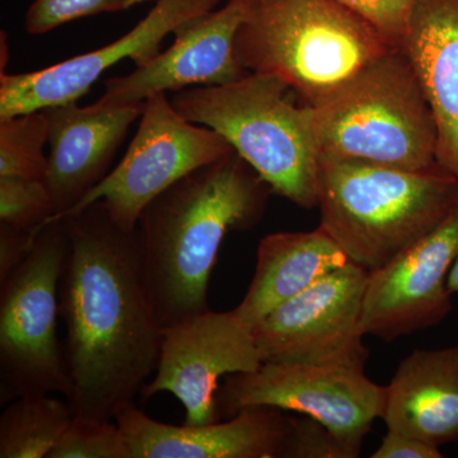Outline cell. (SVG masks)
Masks as SVG:
<instances>
[{"label":"cell","mask_w":458,"mask_h":458,"mask_svg":"<svg viewBox=\"0 0 458 458\" xmlns=\"http://www.w3.org/2000/svg\"><path fill=\"white\" fill-rule=\"evenodd\" d=\"M63 218L69 237L59 291L72 382L66 401L74 417L114 420L155 375L164 331L140 229L120 227L102 201Z\"/></svg>","instance_id":"cell-1"},{"label":"cell","mask_w":458,"mask_h":458,"mask_svg":"<svg viewBox=\"0 0 458 458\" xmlns=\"http://www.w3.org/2000/svg\"><path fill=\"white\" fill-rule=\"evenodd\" d=\"M271 194L233 150L177 181L148 205L138 229L162 327L210 310V276L225 234L258 225Z\"/></svg>","instance_id":"cell-2"},{"label":"cell","mask_w":458,"mask_h":458,"mask_svg":"<svg viewBox=\"0 0 458 458\" xmlns=\"http://www.w3.org/2000/svg\"><path fill=\"white\" fill-rule=\"evenodd\" d=\"M394 47L335 0H249L234 54L247 73L274 75L318 107Z\"/></svg>","instance_id":"cell-3"},{"label":"cell","mask_w":458,"mask_h":458,"mask_svg":"<svg viewBox=\"0 0 458 458\" xmlns=\"http://www.w3.org/2000/svg\"><path fill=\"white\" fill-rule=\"evenodd\" d=\"M457 204L458 180L438 165L411 171L319 156V227L369 271L427 236Z\"/></svg>","instance_id":"cell-4"},{"label":"cell","mask_w":458,"mask_h":458,"mask_svg":"<svg viewBox=\"0 0 458 458\" xmlns=\"http://www.w3.org/2000/svg\"><path fill=\"white\" fill-rule=\"evenodd\" d=\"M274 75L247 73L223 86L172 96L189 122L219 132L269 185L273 194L312 209L318 204L319 150L310 107L295 106Z\"/></svg>","instance_id":"cell-5"},{"label":"cell","mask_w":458,"mask_h":458,"mask_svg":"<svg viewBox=\"0 0 458 458\" xmlns=\"http://www.w3.org/2000/svg\"><path fill=\"white\" fill-rule=\"evenodd\" d=\"M310 113L319 156L411 171L437 165L436 123L403 47L370 63Z\"/></svg>","instance_id":"cell-6"},{"label":"cell","mask_w":458,"mask_h":458,"mask_svg":"<svg viewBox=\"0 0 458 458\" xmlns=\"http://www.w3.org/2000/svg\"><path fill=\"white\" fill-rule=\"evenodd\" d=\"M69 251L64 218H51L25 260L0 283V376L5 400L72 393L57 339L60 280Z\"/></svg>","instance_id":"cell-7"},{"label":"cell","mask_w":458,"mask_h":458,"mask_svg":"<svg viewBox=\"0 0 458 458\" xmlns=\"http://www.w3.org/2000/svg\"><path fill=\"white\" fill-rule=\"evenodd\" d=\"M386 386L361 370L319 364L265 361L254 372L227 376L216 394L221 417L247 408H274L306 415L327 427L352 452L384 412Z\"/></svg>","instance_id":"cell-8"},{"label":"cell","mask_w":458,"mask_h":458,"mask_svg":"<svg viewBox=\"0 0 458 458\" xmlns=\"http://www.w3.org/2000/svg\"><path fill=\"white\" fill-rule=\"evenodd\" d=\"M233 150L219 132L183 117L167 93H157L144 102L137 134L120 164L65 216L102 201L120 227L134 231L158 195Z\"/></svg>","instance_id":"cell-9"},{"label":"cell","mask_w":458,"mask_h":458,"mask_svg":"<svg viewBox=\"0 0 458 458\" xmlns=\"http://www.w3.org/2000/svg\"><path fill=\"white\" fill-rule=\"evenodd\" d=\"M369 271L348 262L280 304L254 327L265 361L366 369L361 307Z\"/></svg>","instance_id":"cell-10"},{"label":"cell","mask_w":458,"mask_h":458,"mask_svg":"<svg viewBox=\"0 0 458 458\" xmlns=\"http://www.w3.org/2000/svg\"><path fill=\"white\" fill-rule=\"evenodd\" d=\"M262 363L252 325L234 309L208 310L164 327L155 376L140 394L143 400L174 394L189 426L216 423L222 418L216 405L222 377L254 372Z\"/></svg>","instance_id":"cell-11"},{"label":"cell","mask_w":458,"mask_h":458,"mask_svg":"<svg viewBox=\"0 0 458 458\" xmlns=\"http://www.w3.org/2000/svg\"><path fill=\"white\" fill-rule=\"evenodd\" d=\"M458 258V204L432 232L369 271L361 328L390 343L441 324L452 310L447 279Z\"/></svg>","instance_id":"cell-12"},{"label":"cell","mask_w":458,"mask_h":458,"mask_svg":"<svg viewBox=\"0 0 458 458\" xmlns=\"http://www.w3.org/2000/svg\"><path fill=\"white\" fill-rule=\"evenodd\" d=\"M221 0H157L134 29L106 47L71 57L41 71L0 75V119L77 102L99 77L131 59L140 66L161 53L162 42L191 18L218 7Z\"/></svg>","instance_id":"cell-13"},{"label":"cell","mask_w":458,"mask_h":458,"mask_svg":"<svg viewBox=\"0 0 458 458\" xmlns=\"http://www.w3.org/2000/svg\"><path fill=\"white\" fill-rule=\"evenodd\" d=\"M249 0H228L186 21L174 31V42L164 53L131 73L105 83L98 104L120 107L143 105L157 93L180 92L188 87L223 86L245 77L238 64L234 42Z\"/></svg>","instance_id":"cell-14"},{"label":"cell","mask_w":458,"mask_h":458,"mask_svg":"<svg viewBox=\"0 0 458 458\" xmlns=\"http://www.w3.org/2000/svg\"><path fill=\"white\" fill-rule=\"evenodd\" d=\"M292 420L282 410L260 406L241 410L225 423L172 426L134 403L114 417L131 458H282Z\"/></svg>","instance_id":"cell-15"},{"label":"cell","mask_w":458,"mask_h":458,"mask_svg":"<svg viewBox=\"0 0 458 458\" xmlns=\"http://www.w3.org/2000/svg\"><path fill=\"white\" fill-rule=\"evenodd\" d=\"M143 105L111 107L77 102L45 108L49 120L50 152L44 182L55 216L63 218L110 174L117 149Z\"/></svg>","instance_id":"cell-16"},{"label":"cell","mask_w":458,"mask_h":458,"mask_svg":"<svg viewBox=\"0 0 458 458\" xmlns=\"http://www.w3.org/2000/svg\"><path fill=\"white\" fill-rule=\"evenodd\" d=\"M437 129V165L458 180V0H417L403 42Z\"/></svg>","instance_id":"cell-17"},{"label":"cell","mask_w":458,"mask_h":458,"mask_svg":"<svg viewBox=\"0 0 458 458\" xmlns=\"http://www.w3.org/2000/svg\"><path fill=\"white\" fill-rule=\"evenodd\" d=\"M381 419L387 429L438 448L458 442V344L437 351L417 349L401 360L386 386Z\"/></svg>","instance_id":"cell-18"},{"label":"cell","mask_w":458,"mask_h":458,"mask_svg":"<svg viewBox=\"0 0 458 458\" xmlns=\"http://www.w3.org/2000/svg\"><path fill=\"white\" fill-rule=\"evenodd\" d=\"M348 262L322 227L267 234L259 243L255 274L245 297L234 310L255 327L280 304Z\"/></svg>","instance_id":"cell-19"},{"label":"cell","mask_w":458,"mask_h":458,"mask_svg":"<svg viewBox=\"0 0 458 458\" xmlns=\"http://www.w3.org/2000/svg\"><path fill=\"white\" fill-rule=\"evenodd\" d=\"M73 417L68 401L17 397L0 417V458H49Z\"/></svg>","instance_id":"cell-20"},{"label":"cell","mask_w":458,"mask_h":458,"mask_svg":"<svg viewBox=\"0 0 458 458\" xmlns=\"http://www.w3.org/2000/svg\"><path fill=\"white\" fill-rule=\"evenodd\" d=\"M49 141L45 110L0 119V177L44 180Z\"/></svg>","instance_id":"cell-21"},{"label":"cell","mask_w":458,"mask_h":458,"mask_svg":"<svg viewBox=\"0 0 458 458\" xmlns=\"http://www.w3.org/2000/svg\"><path fill=\"white\" fill-rule=\"evenodd\" d=\"M55 216V205L44 180L0 177V225L38 231Z\"/></svg>","instance_id":"cell-22"},{"label":"cell","mask_w":458,"mask_h":458,"mask_svg":"<svg viewBox=\"0 0 458 458\" xmlns=\"http://www.w3.org/2000/svg\"><path fill=\"white\" fill-rule=\"evenodd\" d=\"M49 458H131V452L116 421L73 417Z\"/></svg>","instance_id":"cell-23"},{"label":"cell","mask_w":458,"mask_h":458,"mask_svg":"<svg viewBox=\"0 0 458 458\" xmlns=\"http://www.w3.org/2000/svg\"><path fill=\"white\" fill-rule=\"evenodd\" d=\"M149 0H35L25 16L30 35H44L57 27L102 13L128 11Z\"/></svg>","instance_id":"cell-24"},{"label":"cell","mask_w":458,"mask_h":458,"mask_svg":"<svg viewBox=\"0 0 458 458\" xmlns=\"http://www.w3.org/2000/svg\"><path fill=\"white\" fill-rule=\"evenodd\" d=\"M282 458H355L334 433L315 419H293Z\"/></svg>","instance_id":"cell-25"},{"label":"cell","mask_w":458,"mask_h":458,"mask_svg":"<svg viewBox=\"0 0 458 458\" xmlns=\"http://www.w3.org/2000/svg\"><path fill=\"white\" fill-rule=\"evenodd\" d=\"M376 27L394 47H403L417 0H335Z\"/></svg>","instance_id":"cell-26"},{"label":"cell","mask_w":458,"mask_h":458,"mask_svg":"<svg viewBox=\"0 0 458 458\" xmlns=\"http://www.w3.org/2000/svg\"><path fill=\"white\" fill-rule=\"evenodd\" d=\"M41 229L23 231L0 225V283L4 282L12 271L25 260Z\"/></svg>","instance_id":"cell-27"},{"label":"cell","mask_w":458,"mask_h":458,"mask_svg":"<svg viewBox=\"0 0 458 458\" xmlns=\"http://www.w3.org/2000/svg\"><path fill=\"white\" fill-rule=\"evenodd\" d=\"M372 458H442L443 454L436 445L421 441L417 437L387 430L381 445L373 452Z\"/></svg>","instance_id":"cell-28"},{"label":"cell","mask_w":458,"mask_h":458,"mask_svg":"<svg viewBox=\"0 0 458 458\" xmlns=\"http://www.w3.org/2000/svg\"><path fill=\"white\" fill-rule=\"evenodd\" d=\"M448 291L451 294L458 293V258L454 261L447 279Z\"/></svg>","instance_id":"cell-29"}]
</instances>
